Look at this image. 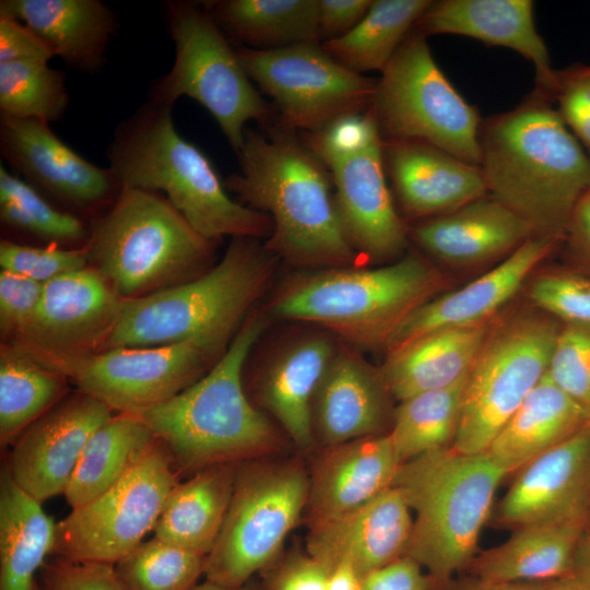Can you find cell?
<instances>
[{
    "instance_id": "6da1fadb",
    "label": "cell",
    "mask_w": 590,
    "mask_h": 590,
    "mask_svg": "<svg viewBox=\"0 0 590 590\" xmlns=\"http://www.w3.org/2000/svg\"><path fill=\"white\" fill-rule=\"evenodd\" d=\"M237 156L239 172L224 185L237 202L271 217L268 250L296 267L358 266L338 216L330 170L295 131L246 128Z\"/></svg>"
},
{
    "instance_id": "7a4b0ae2",
    "label": "cell",
    "mask_w": 590,
    "mask_h": 590,
    "mask_svg": "<svg viewBox=\"0 0 590 590\" xmlns=\"http://www.w3.org/2000/svg\"><path fill=\"white\" fill-rule=\"evenodd\" d=\"M547 99L535 92L482 121L480 168L492 198L559 241L590 188V156Z\"/></svg>"
},
{
    "instance_id": "3957f363",
    "label": "cell",
    "mask_w": 590,
    "mask_h": 590,
    "mask_svg": "<svg viewBox=\"0 0 590 590\" xmlns=\"http://www.w3.org/2000/svg\"><path fill=\"white\" fill-rule=\"evenodd\" d=\"M266 324L264 314L253 310L200 379L164 403L131 413L166 446L178 474L246 462L275 447L272 424L243 385V369Z\"/></svg>"
},
{
    "instance_id": "277c9868",
    "label": "cell",
    "mask_w": 590,
    "mask_h": 590,
    "mask_svg": "<svg viewBox=\"0 0 590 590\" xmlns=\"http://www.w3.org/2000/svg\"><path fill=\"white\" fill-rule=\"evenodd\" d=\"M172 107L149 99L117 127L107 156L122 188L164 192L211 241L269 237L271 217L229 197L208 156L177 132Z\"/></svg>"
},
{
    "instance_id": "5b68a950",
    "label": "cell",
    "mask_w": 590,
    "mask_h": 590,
    "mask_svg": "<svg viewBox=\"0 0 590 590\" xmlns=\"http://www.w3.org/2000/svg\"><path fill=\"white\" fill-rule=\"evenodd\" d=\"M446 276L416 253L378 268L335 267L294 274L269 312L319 326L356 349L384 347L398 326L435 297Z\"/></svg>"
},
{
    "instance_id": "8992f818",
    "label": "cell",
    "mask_w": 590,
    "mask_h": 590,
    "mask_svg": "<svg viewBox=\"0 0 590 590\" xmlns=\"http://www.w3.org/2000/svg\"><path fill=\"white\" fill-rule=\"evenodd\" d=\"M507 472L486 452L451 447L403 462L392 486L415 514L404 555L427 570L437 590L475 557L481 531Z\"/></svg>"
},
{
    "instance_id": "52a82bcc",
    "label": "cell",
    "mask_w": 590,
    "mask_h": 590,
    "mask_svg": "<svg viewBox=\"0 0 590 590\" xmlns=\"http://www.w3.org/2000/svg\"><path fill=\"white\" fill-rule=\"evenodd\" d=\"M276 259L259 238H233L223 258L199 276L123 300L103 350L166 345L202 337L232 339L268 290Z\"/></svg>"
},
{
    "instance_id": "ba28073f",
    "label": "cell",
    "mask_w": 590,
    "mask_h": 590,
    "mask_svg": "<svg viewBox=\"0 0 590 590\" xmlns=\"http://www.w3.org/2000/svg\"><path fill=\"white\" fill-rule=\"evenodd\" d=\"M84 249L123 299H135L202 274L214 241L201 236L160 192L122 188L90 222Z\"/></svg>"
},
{
    "instance_id": "9c48e42d",
    "label": "cell",
    "mask_w": 590,
    "mask_h": 590,
    "mask_svg": "<svg viewBox=\"0 0 590 590\" xmlns=\"http://www.w3.org/2000/svg\"><path fill=\"white\" fill-rule=\"evenodd\" d=\"M166 8L175 61L153 85L150 99L168 106L181 96L194 99L213 116L237 154L246 123L255 120L262 128L271 127L273 107L252 84L204 2L170 1Z\"/></svg>"
},
{
    "instance_id": "30bf717a",
    "label": "cell",
    "mask_w": 590,
    "mask_h": 590,
    "mask_svg": "<svg viewBox=\"0 0 590 590\" xmlns=\"http://www.w3.org/2000/svg\"><path fill=\"white\" fill-rule=\"evenodd\" d=\"M370 108L384 141L423 142L480 166L477 109L446 78L417 30L381 71Z\"/></svg>"
},
{
    "instance_id": "8fae6325",
    "label": "cell",
    "mask_w": 590,
    "mask_h": 590,
    "mask_svg": "<svg viewBox=\"0 0 590 590\" xmlns=\"http://www.w3.org/2000/svg\"><path fill=\"white\" fill-rule=\"evenodd\" d=\"M562 324L539 309L495 321L468 374L452 449L467 455L487 450L546 375Z\"/></svg>"
},
{
    "instance_id": "7c38bea8",
    "label": "cell",
    "mask_w": 590,
    "mask_h": 590,
    "mask_svg": "<svg viewBox=\"0 0 590 590\" xmlns=\"http://www.w3.org/2000/svg\"><path fill=\"white\" fill-rule=\"evenodd\" d=\"M232 339L202 337L166 345L120 346L78 355L24 349L113 411L137 413L166 402L194 384L224 354Z\"/></svg>"
},
{
    "instance_id": "4fadbf2b",
    "label": "cell",
    "mask_w": 590,
    "mask_h": 590,
    "mask_svg": "<svg viewBox=\"0 0 590 590\" xmlns=\"http://www.w3.org/2000/svg\"><path fill=\"white\" fill-rule=\"evenodd\" d=\"M309 477L298 464L238 465L231 504L205 558L206 580L245 586L279 554L307 505Z\"/></svg>"
},
{
    "instance_id": "5bb4252c",
    "label": "cell",
    "mask_w": 590,
    "mask_h": 590,
    "mask_svg": "<svg viewBox=\"0 0 590 590\" xmlns=\"http://www.w3.org/2000/svg\"><path fill=\"white\" fill-rule=\"evenodd\" d=\"M178 475L168 449L157 439L116 484L56 524L52 554L115 565L154 530Z\"/></svg>"
},
{
    "instance_id": "9a60e30c",
    "label": "cell",
    "mask_w": 590,
    "mask_h": 590,
    "mask_svg": "<svg viewBox=\"0 0 590 590\" xmlns=\"http://www.w3.org/2000/svg\"><path fill=\"white\" fill-rule=\"evenodd\" d=\"M236 51L250 80L273 102L272 126L314 132L373 105L377 80L344 68L320 43Z\"/></svg>"
},
{
    "instance_id": "2e32d148",
    "label": "cell",
    "mask_w": 590,
    "mask_h": 590,
    "mask_svg": "<svg viewBox=\"0 0 590 590\" xmlns=\"http://www.w3.org/2000/svg\"><path fill=\"white\" fill-rule=\"evenodd\" d=\"M0 152L16 175L73 214L109 209L122 190L110 168L85 160L37 119L0 118Z\"/></svg>"
},
{
    "instance_id": "e0dca14e",
    "label": "cell",
    "mask_w": 590,
    "mask_h": 590,
    "mask_svg": "<svg viewBox=\"0 0 590 590\" xmlns=\"http://www.w3.org/2000/svg\"><path fill=\"white\" fill-rule=\"evenodd\" d=\"M123 299L93 267L44 284L25 332L10 341L35 352L78 355L102 351L121 312Z\"/></svg>"
},
{
    "instance_id": "ac0fdd59",
    "label": "cell",
    "mask_w": 590,
    "mask_h": 590,
    "mask_svg": "<svg viewBox=\"0 0 590 590\" xmlns=\"http://www.w3.org/2000/svg\"><path fill=\"white\" fill-rule=\"evenodd\" d=\"M111 416L88 393L67 394L13 442L7 465L14 481L40 503L63 494L91 436Z\"/></svg>"
},
{
    "instance_id": "d6986e66",
    "label": "cell",
    "mask_w": 590,
    "mask_h": 590,
    "mask_svg": "<svg viewBox=\"0 0 590 590\" xmlns=\"http://www.w3.org/2000/svg\"><path fill=\"white\" fill-rule=\"evenodd\" d=\"M384 141L329 168L344 235L361 259L386 262L406 248L409 228L387 182Z\"/></svg>"
},
{
    "instance_id": "ffe728a7",
    "label": "cell",
    "mask_w": 590,
    "mask_h": 590,
    "mask_svg": "<svg viewBox=\"0 0 590 590\" xmlns=\"http://www.w3.org/2000/svg\"><path fill=\"white\" fill-rule=\"evenodd\" d=\"M558 240L533 236L494 269L449 293L436 295L414 309L388 339L389 355L415 339L439 329L462 328L494 320Z\"/></svg>"
},
{
    "instance_id": "44dd1931",
    "label": "cell",
    "mask_w": 590,
    "mask_h": 590,
    "mask_svg": "<svg viewBox=\"0 0 590 590\" xmlns=\"http://www.w3.org/2000/svg\"><path fill=\"white\" fill-rule=\"evenodd\" d=\"M590 502V425L521 469L498 520L519 528L585 520Z\"/></svg>"
},
{
    "instance_id": "7402d4cb",
    "label": "cell",
    "mask_w": 590,
    "mask_h": 590,
    "mask_svg": "<svg viewBox=\"0 0 590 590\" xmlns=\"http://www.w3.org/2000/svg\"><path fill=\"white\" fill-rule=\"evenodd\" d=\"M413 517L402 493L390 486L363 506L310 524L308 555L328 571L350 564L362 578L404 555Z\"/></svg>"
},
{
    "instance_id": "603a6c76",
    "label": "cell",
    "mask_w": 590,
    "mask_h": 590,
    "mask_svg": "<svg viewBox=\"0 0 590 590\" xmlns=\"http://www.w3.org/2000/svg\"><path fill=\"white\" fill-rule=\"evenodd\" d=\"M382 152L403 217L417 222L435 217L488 194L480 166L436 146L384 141Z\"/></svg>"
},
{
    "instance_id": "cb8c5ba5",
    "label": "cell",
    "mask_w": 590,
    "mask_h": 590,
    "mask_svg": "<svg viewBox=\"0 0 590 590\" xmlns=\"http://www.w3.org/2000/svg\"><path fill=\"white\" fill-rule=\"evenodd\" d=\"M380 368L350 345L338 346L312 402L314 433L327 446L384 434L393 415Z\"/></svg>"
},
{
    "instance_id": "d4e9b609",
    "label": "cell",
    "mask_w": 590,
    "mask_h": 590,
    "mask_svg": "<svg viewBox=\"0 0 590 590\" xmlns=\"http://www.w3.org/2000/svg\"><path fill=\"white\" fill-rule=\"evenodd\" d=\"M414 28L425 36L461 35L517 51L535 68L536 92L552 96L556 71L536 30L531 0L432 1Z\"/></svg>"
},
{
    "instance_id": "484cf974",
    "label": "cell",
    "mask_w": 590,
    "mask_h": 590,
    "mask_svg": "<svg viewBox=\"0 0 590 590\" xmlns=\"http://www.w3.org/2000/svg\"><path fill=\"white\" fill-rule=\"evenodd\" d=\"M533 236L522 217L489 194L409 228V237L423 250L455 266L507 257Z\"/></svg>"
},
{
    "instance_id": "4316f807",
    "label": "cell",
    "mask_w": 590,
    "mask_h": 590,
    "mask_svg": "<svg viewBox=\"0 0 590 590\" xmlns=\"http://www.w3.org/2000/svg\"><path fill=\"white\" fill-rule=\"evenodd\" d=\"M337 347L326 330L297 334L272 351L258 377L261 405L302 448L314 444L312 402Z\"/></svg>"
},
{
    "instance_id": "83f0119b",
    "label": "cell",
    "mask_w": 590,
    "mask_h": 590,
    "mask_svg": "<svg viewBox=\"0 0 590 590\" xmlns=\"http://www.w3.org/2000/svg\"><path fill=\"white\" fill-rule=\"evenodd\" d=\"M401 464L388 433L327 447L309 477L310 524L368 503L392 486Z\"/></svg>"
},
{
    "instance_id": "f1b7e54d",
    "label": "cell",
    "mask_w": 590,
    "mask_h": 590,
    "mask_svg": "<svg viewBox=\"0 0 590 590\" xmlns=\"http://www.w3.org/2000/svg\"><path fill=\"white\" fill-rule=\"evenodd\" d=\"M0 14L23 22L55 57L86 73L103 68L118 32L114 12L99 0H1Z\"/></svg>"
},
{
    "instance_id": "f546056e",
    "label": "cell",
    "mask_w": 590,
    "mask_h": 590,
    "mask_svg": "<svg viewBox=\"0 0 590 590\" xmlns=\"http://www.w3.org/2000/svg\"><path fill=\"white\" fill-rule=\"evenodd\" d=\"M494 323L435 330L387 355L380 370L391 396L402 401L462 380Z\"/></svg>"
},
{
    "instance_id": "4dcf8cb0",
    "label": "cell",
    "mask_w": 590,
    "mask_h": 590,
    "mask_svg": "<svg viewBox=\"0 0 590 590\" xmlns=\"http://www.w3.org/2000/svg\"><path fill=\"white\" fill-rule=\"evenodd\" d=\"M588 425L587 413L546 373L485 452L509 474Z\"/></svg>"
},
{
    "instance_id": "1f68e13d",
    "label": "cell",
    "mask_w": 590,
    "mask_h": 590,
    "mask_svg": "<svg viewBox=\"0 0 590 590\" xmlns=\"http://www.w3.org/2000/svg\"><path fill=\"white\" fill-rule=\"evenodd\" d=\"M585 520L516 528L504 543L475 555L469 574L496 581H548L573 576Z\"/></svg>"
},
{
    "instance_id": "d6a6232c",
    "label": "cell",
    "mask_w": 590,
    "mask_h": 590,
    "mask_svg": "<svg viewBox=\"0 0 590 590\" xmlns=\"http://www.w3.org/2000/svg\"><path fill=\"white\" fill-rule=\"evenodd\" d=\"M237 469L238 463L216 464L178 482L154 527V536L206 557L224 523Z\"/></svg>"
},
{
    "instance_id": "836d02e7",
    "label": "cell",
    "mask_w": 590,
    "mask_h": 590,
    "mask_svg": "<svg viewBox=\"0 0 590 590\" xmlns=\"http://www.w3.org/2000/svg\"><path fill=\"white\" fill-rule=\"evenodd\" d=\"M55 540L56 523L5 464L0 475V590H36Z\"/></svg>"
},
{
    "instance_id": "e575fe53",
    "label": "cell",
    "mask_w": 590,
    "mask_h": 590,
    "mask_svg": "<svg viewBox=\"0 0 590 590\" xmlns=\"http://www.w3.org/2000/svg\"><path fill=\"white\" fill-rule=\"evenodd\" d=\"M231 43L275 50L320 43L318 0H220L204 2Z\"/></svg>"
},
{
    "instance_id": "d590c367",
    "label": "cell",
    "mask_w": 590,
    "mask_h": 590,
    "mask_svg": "<svg viewBox=\"0 0 590 590\" xmlns=\"http://www.w3.org/2000/svg\"><path fill=\"white\" fill-rule=\"evenodd\" d=\"M157 438L138 416L121 412L98 427L87 441L63 493L71 508L97 497L123 477Z\"/></svg>"
},
{
    "instance_id": "8d00e7d4",
    "label": "cell",
    "mask_w": 590,
    "mask_h": 590,
    "mask_svg": "<svg viewBox=\"0 0 590 590\" xmlns=\"http://www.w3.org/2000/svg\"><path fill=\"white\" fill-rule=\"evenodd\" d=\"M69 379L14 342L0 349V444L7 447L67 396Z\"/></svg>"
},
{
    "instance_id": "74e56055",
    "label": "cell",
    "mask_w": 590,
    "mask_h": 590,
    "mask_svg": "<svg viewBox=\"0 0 590 590\" xmlns=\"http://www.w3.org/2000/svg\"><path fill=\"white\" fill-rule=\"evenodd\" d=\"M430 3V0H373L351 32L321 43V47L353 72H381Z\"/></svg>"
},
{
    "instance_id": "f35d334b",
    "label": "cell",
    "mask_w": 590,
    "mask_h": 590,
    "mask_svg": "<svg viewBox=\"0 0 590 590\" xmlns=\"http://www.w3.org/2000/svg\"><path fill=\"white\" fill-rule=\"evenodd\" d=\"M467 377L447 388L399 401L388 434L402 463L452 446L460 422Z\"/></svg>"
},
{
    "instance_id": "ab89813d",
    "label": "cell",
    "mask_w": 590,
    "mask_h": 590,
    "mask_svg": "<svg viewBox=\"0 0 590 590\" xmlns=\"http://www.w3.org/2000/svg\"><path fill=\"white\" fill-rule=\"evenodd\" d=\"M0 219L13 231L46 240L50 246L86 245L90 227L82 219L55 205L19 175L0 164Z\"/></svg>"
},
{
    "instance_id": "60d3db41",
    "label": "cell",
    "mask_w": 590,
    "mask_h": 590,
    "mask_svg": "<svg viewBox=\"0 0 590 590\" xmlns=\"http://www.w3.org/2000/svg\"><path fill=\"white\" fill-rule=\"evenodd\" d=\"M70 103L66 73L43 61L0 63V118L60 120Z\"/></svg>"
},
{
    "instance_id": "b9f144b4",
    "label": "cell",
    "mask_w": 590,
    "mask_h": 590,
    "mask_svg": "<svg viewBox=\"0 0 590 590\" xmlns=\"http://www.w3.org/2000/svg\"><path fill=\"white\" fill-rule=\"evenodd\" d=\"M205 558L154 536L114 567L123 590H191L204 575Z\"/></svg>"
},
{
    "instance_id": "7bdbcfd3",
    "label": "cell",
    "mask_w": 590,
    "mask_h": 590,
    "mask_svg": "<svg viewBox=\"0 0 590 590\" xmlns=\"http://www.w3.org/2000/svg\"><path fill=\"white\" fill-rule=\"evenodd\" d=\"M532 305L562 323L590 326V275L553 270L538 275L529 287Z\"/></svg>"
},
{
    "instance_id": "ee69618b",
    "label": "cell",
    "mask_w": 590,
    "mask_h": 590,
    "mask_svg": "<svg viewBox=\"0 0 590 590\" xmlns=\"http://www.w3.org/2000/svg\"><path fill=\"white\" fill-rule=\"evenodd\" d=\"M547 374L590 418V326L562 324Z\"/></svg>"
},
{
    "instance_id": "f6af8a7d",
    "label": "cell",
    "mask_w": 590,
    "mask_h": 590,
    "mask_svg": "<svg viewBox=\"0 0 590 590\" xmlns=\"http://www.w3.org/2000/svg\"><path fill=\"white\" fill-rule=\"evenodd\" d=\"M303 134V143L328 169L382 141L371 108L341 116L317 131Z\"/></svg>"
},
{
    "instance_id": "bcb514c9",
    "label": "cell",
    "mask_w": 590,
    "mask_h": 590,
    "mask_svg": "<svg viewBox=\"0 0 590 590\" xmlns=\"http://www.w3.org/2000/svg\"><path fill=\"white\" fill-rule=\"evenodd\" d=\"M1 270L47 283L90 266L85 249L59 246H32L3 239L0 243Z\"/></svg>"
},
{
    "instance_id": "7dc6e473",
    "label": "cell",
    "mask_w": 590,
    "mask_h": 590,
    "mask_svg": "<svg viewBox=\"0 0 590 590\" xmlns=\"http://www.w3.org/2000/svg\"><path fill=\"white\" fill-rule=\"evenodd\" d=\"M552 96L559 117L590 156V66L556 72Z\"/></svg>"
},
{
    "instance_id": "c3c4849f",
    "label": "cell",
    "mask_w": 590,
    "mask_h": 590,
    "mask_svg": "<svg viewBox=\"0 0 590 590\" xmlns=\"http://www.w3.org/2000/svg\"><path fill=\"white\" fill-rule=\"evenodd\" d=\"M44 284L10 271L0 272V332L4 342L21 337L31 323Z\"/></svg>"
},
{
    "instance_id": "681fc988",
    "label": "cell",
    "mask_w": 590,
    "mask_h": 590,
    "mask_svg": "<svg viewBox=\"0 0 590 590\" xmlns=\"http://www.w3.org/2000/svg\"><path fill=\"white\" fill-rule=\"evenodd\" d=\"M36 590H123L114 565L57 557L42 567Z\"/></svg>"
},
{
    "instance_id": "f907efd6",
    "label": "cell",
    "mask_w": 590,
    "mask_h": 590,
    "mask_svg": "<svg viewBox=\"0 0 590 590\" xmlns=\"http://www.w3.org/2000/svg\"><path fill=\"white\" fill-rule=\"evenodd\" d=\"M361 590H437V587L416 560L403 555L363 576Z\"/></svg>"
},
{
    "instance_id": "816d5d0a",
    "label": "cell",
    "mask_w": 590,
    "mask_h": 590,
    "mask_svg": "<svg viewBox=\"0 0 590 590\" xmlns=\"http://www.w3.org/2000/svg\"><path fill=\"white\" fill-rule=\"evenodd\" d=\"M55 56L44 40L20 20L0 14V63L49 62Z\"/></svg>"
},
{
    "instance_id": "f5cc1de1",
    "label": "cell",
    "mask_w": 590,
    "mask_h": 590,
    "mask_svg": "<svg viewBox=\"0 0 590 590\" xmlns=\"http://www.w3.org/2000/svg\"><path fill=\"white\" fill-rule=\"evenodd\" d=\"M373 0H318L320 44L344 36L365 16Z\"/></svg>"
},
{
    "instance_id": "db71d44e",
    "label": "cell",
    "mask_w": 590,
    "mask_h": 590,
    "mask_svg": "<svg viewBox=\"0 0 590 590\" xmlns=\"http://www.w3.org/2000/svg\"><path fill=\"white\" fill-rule=\"evenodd\" d=\"M328 569L311 556H296L282 566L273 590H327Z\"/></svg>"
},
{
    "instance_id": "11a10c76",
    "label": "cell",
    "mask_w": 590,
    "mask_h": 590,
    "mask_svg": "<svg viewBox=\"0 0 590 590\" xmlns=\"http://www.w3.org/2000/svg\"><path fill=\"white\" fill-rule=\"evenodd\" d=\"M564 239L582 273L590 275V188L577 202Z\"/></svg>"
},
{
    "instance_id": "9f6ffc18",
    "label": "cell",
    "mask_w": 590,
    "mask_h": 590,
    "mask_svg": "<svg viewBox=\"0 0 590 590\" xmlns=\"http://www.w3.org/2000/svg\"><path fill=\"white\" fill-rule=\"evenodd\" d=\"M559 580L496 581L470 575L457 582L451 581L446 590H556Z\"/></svg>"
},
{
    "instance_id": "6f0895ef",
    "label": "cell",
    "mask_w": 590,
    "mask_h": 590,
    "mask_svg": "<svg viewBox=\"0 0 590 590\" xmlns=\"http://www.w3.org/2000/svg\"><path fill=\"white\" fill-rule=\"evenodd\" d=\"M327 590H361V577L350 564H341L330 571Z\"/></svg>"
},
{
    "instance_id": "680465c9",
    "label": "cell",
    "mask_w": 590,
    "mask_h": 590,
    "mask_svg": "<svg viewBox=\"0 0 590 590\" xmlns=\"http://www.w3.org/2000/svg\"><path fill=\"white\" fill-rule=\"evenodd\" d=\"M573 576L590 587V535L579 541L573 563Z\"/></svg>"
},
{
    "instance_id": "91938a15",
    "label": "cell",
    "mask_w": 590,
    "mask_h": 590,
    "mask_svg": "<svg viewBox=\"0 0 590 590\" xmlns=\"http://www.w3.org/2000/svg\"><path fill=\"white\" fill-rule=\"evenodd\" d=\"M556 590H590V587L574 576L559 580Z\"/></svg>"
},
{
    "instance_id": "94428289",
    "label": "cell",
    "mask_w": 590,
    "mask_h": 590,
    "mask_svg": "<svg viewBox=\"0 0 590 590\" xmlns=\"http://www.w3.org/2000/svg\"><path fill=\"white\" fill-rule=\"evenodd\" d=\"M191 590H262V589H258V588L246 586V585L237 589H231V588L222 587L209 580H205L202 583H197Z\"/></svg>"
}]
</instances>
